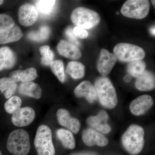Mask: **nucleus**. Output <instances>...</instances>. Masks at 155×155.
Returning <instances> with one entry per match:
<instances>
[{"label":"nucleus","mask_w":155,"mask_h":155,"mask_svg":"<svg viewBox=\"0 0 155 155\" xmlns=\"http://www.w3.org/2000/svg\"><path fill=\"white\" fill-rule=\"evenodd\" d=\"M57 50L60 55L72 60H78L81 57V53L77 47L64 40L58 43Z\"/></svg>","instance_id":"dca6fc26"},{"label":"nucleus","mask_w":155,"mask_h":155,"mask_svg":"<svg viewBox=\"0 0 155 155\" xmlns=\"http://www.w3.org/2000/svg\"><path fill=\"white\" fill-rule=\"evenodd\" d=\"M16 61L15 54L10 48L6 46L0 48V71L13 68Z\"/></svg>","instance_id":"a211bd4d"},{"label":"nucleus","mask_w":155,"mask_h":155,"mask_svg":"<svg viewBox=\"0 0 155 155\" xmlns=\"http://www.w3.org/2000/svg\"><path fill=\"white\" fill-rule=\"evenodd\" d=\"M57 135L63 146L68 149H73L75 147V138L71 131L67 129H58Z\"/></svg>","instance_id":"4be33fe9"},{"label":"nucleus","mask_w":155,"mask_h":155,"mask_svg":"<svg viewBox=\"0 0 155 155\" xmlns=\"http://www.w3.org/2000/svg\"><path fill=\"white\" fill-rule=\"evenodd\" d=\"M82 140L85 145L91 147L96 145L101 147L108 144V140L103 134L93 128H87L82 133Z\"/></svg>","instance_id":"4468645a"},{"label":"nucleus","mask_w":155,"mask_h":155,"mask_svg":"<svg viewBox=\"0 0 155 155\" xmlns=\"http://www.w3.org/2000/svg\"><path fill=\"white\" fill-rule=\"evenodd\" d=\"M150 8L147 0H128L123 4L121 12L125 17L140 19L147 16Z\"/></svg>","instance_id":"0eeeda50"},{"label":"nucleus","mask_w":155,"mask_h":155,"mask_svg":"<svg viewBox=\"0 0 155 155\" xmlns=\"http://www.w3.org/2000/svg\"><path fill=\"white\" fill-rule=\"evenodd\" d=\"M70 155H98L95 153L92 152H84L76 153Z\"/></svg>","instance_id":"72a5a7b5"},{"label":"nucleus","mask_w":155,"mask_h":155,"mask_svg":"<svg viewBox=\"0 0 155 155\" xmlns=\"http://www.w3.org/2000/svg\"><path fill=\"white\" fill-rule=\"evenodd\" d=\"M131 78L130 77V75H125L124 78V80L125 82H130L131 80Z\"/></svg>","instance_id":"f704fd0d"},{"label":"nucleus","mask_w":155,"mask_h":155,"mask_svg":"<svg viewBox=\"0 0 155 155\" xmlns=\"http://www.w3.org/2000/svg\"><path fill=\"white\" fill-rule=\"evenodd\" d=\"M9 78L14 82L31 81L38 76L36 69L31 67L24 70H15L9 74Z\"/></svg>","instance_id":"6ab92c4d"},{"label":"nucleus","mask_w":155,"mask_h":155,"mask_svg":"<svg viewBox=\"0 0 155 155\" xmlns=\"http://www.w3.org/2000/svg\"><path fill=\"white\" fill-rule=\"evenodd\" d=\"M144 132L139 125H130L122 137V145L130 154H138L144 146Z\"/></svg>","instance_id":"f03ea898"},{"label":"nucleus","mask_w":155,"mask_h":155,"mask_svg":"<svg viewBox=\"0 0 155 155\" xmlns=\"http://www.w3.org/2000/svg\"><path fill=\"white\" fill-rule=\"evenodd\" d=\"M22 104L21 98L19 97L14 96L9 98L5 103L4 107L7 113L13 114L20 109Z\"/></svg>","instance_id":"cd10ccee"},{"label":"nucleus","mask_w":155,"mask_h":155,"mask_svg":"<svg viewBox=\"0 0 155 155\" xmlns=\"http://www.w3.org/2000/svg\"><path fill=\"white\" fill-rule=\"evenodd\" d=\"M7 149L14 155H27L30 150L29 136L23 129H17L10 133L7 143Z\"/></svg>","instance_id":"7ed1b4c3"},{"label":"nucleus","mask_w":155,"mask_h":155,"mask_svg":"<svg viewBox=\"0 0 155 155\" xmlns=\"http://www.w3.org/2000/svg\"><path fill=\"white\" fill-rule=\"evenodd\" d=\"M114 54L119 61L131 62L141 60L145 56L144 50L140 47L131 44L121 43L115 46Z\"/></svg>","instance_id":"423d86ee"},{"label":"nucleus","mask_w":155,"mask_h":155,"mask_svg":"<svg viewBox=\"0 0 155 155\" xmlns=\"http://www.w3.org/2000/svg\"><path fill=\"white\" fill-rule=\"evenodd\" d=\"M4 1H3V0H0V5H2L3 3H4Z\"/></svg>","instance_id":"e433bc0d"},{"label":"nucleus","mask_w":155,"mask_h":155,"mask_svg":"<svg viewBox=\"0 0 155 155\" xmlns=\"http://www.w3.org/2000/svg\"><path fill=\"white\" fill-rule=\"evenodd\" d=\"M65 35L67 38L69 40L71 43L75 45L76 47L80 46L81 45L79 41L78 40L76 37L75 36L73 32V29L72 27H68L65 30Z\"/></svg>","instance_id":"2f4dec72"},{"label":"nucleus","mask_w":155,"mask_h":155,"mask_svg":"<svg viewBox=\"0 0 155 155\" xmlns=\"http://www.w3.org/2000/svg\"><path fill=\"white\" fill-rule=\"evenodd\" d=\"M0 155H2V153H1V151H0Z\"/></svg>","instance_id":"58836bf2"},{"label":"nucleus","mask_w":155,"mask_h":155,"mask_svg":"<svg viewBox=\"0 0 155 155\" xmlns=\"http://www.w3.org/2000/svg\"><path fill=\"white\" fill-rule=\"evenodd\" d=\"M21 94L38 99L41 96L42 90L38 84L33 81L22 82L19 87Z\"/></svg>","instance_id":"aec40b11"},{"label":"nucleus","mask_w":155,"mask_h":155,"mask_svg":"<svg viewBox=\"0 0 155 155\" xmlns=\"http://www.w3.org/2000/svg\"><path fill=\"white\" fill-rule=\"evenodd\" d=\"M35 146L38 155H54L55 153L50 127L42 125L37 130L34 141Z\"/></svg>","instance_id":"39448f33"},{"label":"nucleus","mask_w":155,"mask_h":155,"mask_svg":"<svg viewBox=\"0 0 155 155\" xmlns=\"http://www.w3.org/2000/svg\"><path fill=\"white\" fill-rule=\"evenodd\" d=\"M152 3L153 5L154 6L155 8V1H152Z\"/></svg>","instance_id":"4c0bfd02"},{"label":"nucleus","mask_w":155,"mask_h":155,"mask_svg":"<svg viewBox=\"0 0 155 155\" xmlns=\"http://www.w3.org/2000/svg\"><path fill=\"white\" fill-rule=\"evenodd\" d=\"M136 88L140 91H149L155 88V75L152 72L148 70L137 78L135 83Z\"/></svg>","instance_id":"f3484780"},{"label":"nucleus","mask_w":155,"mask_h":155,"mask_svg":"<svg viewBox=\"0 0 155 155\" xmlns=\"http://www.w3.org/2000/svg\"><path fill=\"white\" fill-rule=\"evenodd\" d=\"M73 32L76 37L81 39L86 38L88 35V32L87 31L77 26L73 28Z\"/></svg>","instance_id":"473e14b6"},{"label":"nucleus","mask_w":155,"mask_h":155,"mask_svg":"<svg viewBox=\"0 0 155 155\" xmlns=\"http://www.w3.org/2000/svg\"><path fill=\"white\" fill-rule=\"evenodd\" d=\"M66 72L74 79H81L85 74V67L80 62L71 61L67 65Z\"/></svg>","instance_id":"5701e85b"},{"label":"nucleus","mask_w":155,"mask_h":155,"mask_svg":"<svg viewBox=\"0 0 155 155\" xmlns=\"http://www.w3.org/2000/svg\"><path fill=\"white\" fill-rule=\"evenodd\" d=\"M94 87L97 97L103 107L108 109H113L116 107L118 98L116 89L108 77L101 76L97 78Z\"/></svg>","instance_id":"f257e3e1"},{"label":"nucleus","mask_w":155,"mask_h":155,"mask_svg":"<svg viewBox=\"0 0 155 155\" xmlns=\"http://www.w3.org/2000/svg\"><path fill=\"white\" fill-rule=\"evenodd\" d=\"M116 55L105 49L101 50L97 62L98 71L103 76L109 75L117 61Z\"/></svg>","instance_id":"6e6552de"},{"label":"nucleus","mask_w":155,"mask_h":155,"mask_svg":"<svg viewBox=\"0 0 155 155\" xmlns=\"http://www.w3.org/2000/svg\"><path fill=\"white\" fill-rule=\"evenodd\" d=\"M146 67V65L144 61L141 60L133 61L127 65V72L131 76L137 78L143 73Z\"/></svg>","instance_id":"a878e982"},{"label":"nucleus","mask_w":155,"mask_h":155,"mask_svg":"<svg viewBox=\"0 0 155 155\" xmlns=\"http://www.w3.org/2000/svg\"><path fill=\"white\" fill-rule=\"evenodd\" d=\"M15 25L13 18L8 15L0 14V34L11 29Z\"/></svg>","instance_id":"7c9ffc66"},{"label":"nucleus","mask_w":155,"mask_h":155,"mask_svg":"<svg viewBox=\"0 0 155 155\" xmlns=\"http://www.w3.org/2000/svg\"><path fill=\"white\" fill-rule=\"evenodd\" d=\"M39 51L42 55L41 64L45 66H50L53 61L54 54L52 51L50 50V47L44 45L40 48Z\"/></svg>","instance_id":"c756f323"},{"label":"nucleus","mask_w":155,"mask_h":155,"mask_svg":"<svg viewBox=\"0 0 155 155\" xmlns=\"http://www.w3.org/2000/svg\"><path fill=\"white\" fill-rule=\"evenodd\" d=\"M152 97L149 95L144 94L133 100L130 105L129 109L132 114L139 116L145 114L153 104Z\"/></svg>","instance_id":"f8f14e48"},{"label":"nucleus","mask_w":155,"mask_h":155,"mask_svg":"<svg viewBox=\"0 0 155 155\" xmlns=\"http://www.w3.org/2000/svg\"><path fill=\"white\" fill-rule=\"evenodd\" d=\"M74 94L77 97H84L90 103L94 102L97 98L94 86L88 81L81 82L75 88Z\"/></svg>","instance_id":"2eb2a0df"},{"label":"nucleus","mask_w":155,"mask_h":155,"mask_svg":"<svg viewBox=\"0 0 155 155\" xmlns=\"http://www.w3.org/2000/svg\"><path fill=\"white\" fill-rule=\"evenodd\" d=\"M150 32L153 35H155V26H153L150 30Z\"/></svg>","instance_id":"c9c22d12"},{"label":"nucleus","mask_w":155,"mask_h":155,"mask_svg":"<svg viewBox=\"0 0 155 155\" xmlns=\"http://www.w3.org/2000/svg\"><path fill=\"white\" fill-rule=\"evenodd\" d=\"M56 1L54 0H39L35 1L38 11L43 15H49L54 9Z\"/></svg>","instance_id":"bb28decb"},{"label":"nucleus","mask_w":155,"mask_h":155,"mask_svg":"<svg viewBox=\"0 0 155 155\" xmlns=\"http://www.w3.org/2000/svg\"><path fill=\"white\" fill-rule=\"evenodd\" d=\"M108 115L104 110H101L96 116H91L87 119V124L99 132L107 134L111 128L107 123Z\"/></svg>","instance_id":"ddd939ff"},{"label":"nucleus","mask_w":155,"mask_h":155,"mask_svg":"<svg viewBox=\"0 0 155 155\" xmlns=\"http://www.w3.org/2000/svg\"><path fill=\"white\" fill-rule=\"evenodd\" d=\"M17 84L9 77L0 78V91L6 98L9 99L16 91Z\"/></svg>","instance_id":"b1692460"},{"label":"nucleus","mask_w":155,"mask_h":155,"mask_svg":"<svg viewBox=\"0 0 155 155\" xmlns=\"http://www.w3.org/2000/svg\"><path fill=\"white\" fill-rule=\"evenodd\" d=\"M50 67L52 71L57 76L59 80L63 83L65 81V75L63 61L59 60L53 61L50 65Z\"/></svg>","instance_id":"c85d7f7f"},{"label":"nucleus","mask_w":155,"mask_h":155,"mask_svg":"<svg viewBox=\"0 0 155 155\" xmlns=\"http://www.w3.org/2000/svg\"><path fill=\"white\" fill-rule=\"evenodd\" d=\"M71 19L77 27L84 29L96 26L101 21V17L97 12L83 7L74 9L71 14Z\"/></svg>","instance_id":"20e7f679"},{"label":"nucleus","mask_w":155,"mask_h":155,"mask_svg":"<svg viewBox=\"0 0 155 155\" xmlns=\"http://www.w3.org/2000/svg\"><path fill=\"white\" fill-rule=\"evenodd\" d=\"M51 29L48 25H43L36 31H31L27 35V37L33 41L42 42L49 37Z\"/></svg>","instance_id":"393cba45"},{"label":"nucleus","mask_w":155,"mask_h":155,"mask_svg":"<svg viewBox=\"0 0 155 155\" xmlns=\"http://www.w3.org/2000/svg\"><path fill=\"white\" fill-rule=\"evenodd\" d=\"M22 36V31L20 28L17 25H14L11 29L0 34V45L18 41Z\"/></svg>","instance_id":"412c9836"},{"label":"nucleus","mask_w":155,"mask_h":155,"mask_svg":"<svg viewBox=\"0 0 155 155\" xmlns=\"http://www.w3.org/2000/svg\"><path fill=\"white\" fill-rule=\"evenodd\" d=\"M18 18L20 24L25 26L33 25L38 18V11L31 4H24L20 6L18 11Z\"/></svg>","instance_id":"1a4fd4ad"},{"label":"nucleus","mask_w":155,"mask_h":155,"mask_svg":"<svg viewBox=\"0 0 155 155\" xmlns=\"http://www.w3.org/2000/svg\"><path fill=\"white\" fill-rule=\"evenodd\" d=\"M34 110L30 107L20 108L13 114L11 118L12 123L17 127H24L29 125L35 118Z\"/></svg>","instance_id":"9d476101"},{"label":"nucleus","mask_w":155,"mask_h":155,"mask_svg":"<svg viewBox=\"0 0 155 155\" xmlns=\"http://www.w3.org/2000/svg\"><path fill=\"white\" fill-rule=\"evenodd\" d=\"M57 116L60 125L67 128L72 133H78L81 127L80 122L78 119L70 116L69 111L66 109H59Z\"/></svg>","instance_id":"9b49d317"}]
</instances>
